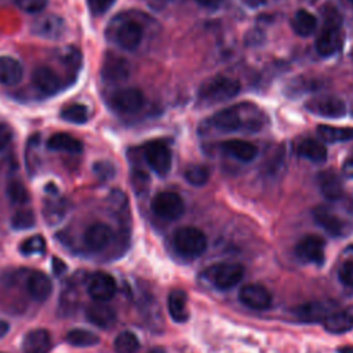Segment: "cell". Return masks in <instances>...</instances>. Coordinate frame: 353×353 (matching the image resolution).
I'll return each instance as SVG.
<instances>
[{
    "mask_svg": "<svg viewBox=\"0 0 353 353\" xmlns=\"http://www.w3.org/2000/svg\"><path fill=\"white\" fill-rule=\"evenodd\" d=\"M175 251L188 259L199 258L207 248L205 234L193 226H183L175 230L172 236Z\"/></svg>",
    "mask_w": 353,
    "mask_h": 353,
    "instance_id": "obj_1",
    "label": "cell"
},
{
    "mask_svg": "<svg viewBox=\"0 0 353 353\" xmlns=\"http://www.w3.org/2000/svg\"><path fill=\"white\" fill-rule=\"evenodd\" d=\"M240 91V83L234 79L216 76L205 80L199 88V98L205 103H216L236 97Z\"/></svg>",
    "mask_w": 353,
    "mask_h": 353,
    "instance_id": "obj_2",
    "label": "cell"
},
{
    "mask_svg": "<svg viewBox=\"0 0 353 353\" xmlns=\"http://www.w3.org/2000/svg\"><path fill=\"white\" fill-rule=\"evenodd\" d=\"M248 106L250 103H241L237 106H230L219 110L211 119L214 128L223 132H233V131H241V130H248V131L258 130L259 125L251 121H247L243 117Z\"/></svg>",
    "mask_w": 353,
    "mask_h": 353,
    "instance_id": "obj_3",
    "label": "cell"
},
{
    "mask_svg": "<svg viewBox=\"0 0 353 353\" xmlns=\"http://www.w3.org/2000/svg\"><path fill=\"white\" fill-rule=\"evenodd\" d=\"M203 276L214 287L219 290H230L241 281L244 276V268L239 263L230 262L214 263L204 270Z\"/></svg>",
    "mask_w": 353,
    "mask_h": 353,
    "instance_id": "obj_4",
    "label": "cell"
},
{
    "mask_svg": "<svg viewBox=\"0 0 353 353\" xmlns=\"http://www.w3.org/2000/svg\"><path fill=\"white\" fill-rule=\"evenodd\" d=\"M341 17L336 11L327 12L325 23L323 32L319 34L316 40L317 52L323 57H330L338 51L341 47Z\"/></svg>",
    "mask_w": 353,
    "mask_h": 353,
    "instance_id": "obj_5",
    "label": "cell"
},
{
    "mask_svg": "<svg viewBox=\"0 0 353 353\" xmlns=\"http://www.w3.org/2000/svg\"><path fill=\"white\" fill-rule=\"evenodd\" d=\"M152 211L161 219L175 221L183 214L185 204L178 193L164 190L153 197Z\"/></svg>",
    "mask_w": 353,
    "mask_h": 353,
    "instance_id": "obj_6",
    "label": "cell"
},
{
    "mask_svg": "<svg viewBox=\"0 0 353 353\" xmlns=\"http://www.w3.org/2000/svg\"><path fill=\"white\" fill-rule=\"evenodd\" d=\"M143 156L149 167L157 175H167L171 168V152L161 141H152L143 149Z\"/></svg>",
    "mask_w": 353,
    "mask_h": 353,
    "instance_id": "obj_7",
    "label": "cell"
},
{
    "mask_svg": "<svg viewBox=\"0 0 353 353\" xmlns=\"http://www.w3.org/2000/svg\"><path fill=\"white\" fill-rule=\"evenodd\" d=\"M324 240L316 234H307L295 245V255L299 261L306 263L323 265L325 259Z\"/></svg>",
    "mask_w": 353,
    "mask_h": 353,
    "instance_id": "obj_8",
    "label": "cell"
},
{
    "mask_svg": "<svg viewBox=\"0 0 353 353\" xmlns=\"http://www.w3.org/2000/svg\"><path fill=\"white\" fill-rule=\"evenodd\" d=\"M306 109L310 113L319 114L321 117H332L338 119L346 114L345 102L334 95H320L314 97L306 102Z\"/></svg>",
    "mask_w": 353,
    "mask_h": 353,
    "instance_id": "obj_9",
    "label": "cell"
},
{
    "mask_svg": "<svg viewBox=\"0 0 353 353\" xmlns=\"http://www.w3.org/2000/svg\"><path fill=\"white\" fill-rule=\"evenodd\" d=\"M143 102L145 97L142 91L134 87L120 88L110 97L112 108L120 113H135L143 106Z\"/></svg>",
    "mask_w": 353,
    "mask_h": 353,
    "instance_id": "obj_10",
    "label": "cell"
},
{
    "mask_svg": "<svg viewBox=\"0 0 353 353\" xmlns=\"http://www.w3.org/2000/svg\"><path fill=\"white\" fill-rule=\"evenodd\" d=\"M116 290L117 285L114 279L105 272L94 273L87 284V291L95 302L110 301L114 296Z\"/></svg>",
    "mask_w": 353,
    "mask_h": 353,
    "instance_id": "obj_11",
    "label": "cell"
},
{
    "mask_svg": "<svg viewBox=\"0 0 353 353\" xmlns=\"http://www.w3.org/2000/svg\"><path fill=\"white\" fill-rule=\"evenodd\" d=\"M239 299L247 307L255 310H265L272 305V295L266 287L262 284L251 283L241 287L239 292Z\"/></svg>",
    "mask_w": 353,
    "mask_h": 353,
    "instance_id": "obj_12",
    "label": "cell"
},
{
    "mask_svg": "<svg viewBox=\"0 0 353 353\" xmlns=\"http://www.w3.org/2000/svg\"><path fill=\"white\" fill-rule=\"evenodd\" d=\"M32 83L41 94L52 95L63 88L61 76L48 66H37L32 73Z\"/></svg>",
    "mask_w": 353,
    "mask_h": 353,
    "instance_id": "obj_13",
    "label": "cell"
},
{
    "mask_svg": "<svg viewBox=\"0 0 353 353\" xmlns=\"http://www.w3.org/2000/svg\"><path fill=\"white\" fill-rule=\"evenodd\" d=\"M142 37H143L142 26L132 19H127L123 23H120L114 33V40L119 44V47L130 51L135 50L139 46Z\"/></svg>",
    "mask_w": 353,
    "mask_h": 353,
    "instance_id": "obj_14",
    "label": "cell"
},
{
    "mask_svg": "<svg viewBox=\"0 0 353 353\" xmlns=\"http://www.w3.org/2000/svg\"><path fill=\"white\" fill-rule=\"evenodd\" d=\"M66 25L65 21L54 14L43 15L39 17L33 23H32V32L36 36L44 37V39H58L65 33Z\"/></svg>",
    "mask_w": 353,
    "mask_h": 353,
    "instance_id": "obj_15",
    "label": "cell"
},
{
    "mask_svg": "<svg viewBox=\"0 0 353 353\" xmlns=\"http://www.w3.org/2000/svg\"><path fill=\"white\" fill-rule=\"evenodd\" d=\"M101 76L106 81H123L130 76V63L123 57L108 54L101 68Z\"/></svg>",
    "mask_w": 353,
    "mask_h": 353,
    "instance_id": "obj_16",
    "label": "cell"
},
{
    "mask_svg": "<svg viewBox=\"0 0 353 353\" xmlns=\"http://www.w3.org/2000/svg\"><path fill=\"white\" fill-rule=\"evenodd\" d=\"M113 239V230L109 225L97 222L88 226L84 233V243L91 251H102L106 248Z\"/></svg>",
    "mask_w": 353,
    "mask_h": 353,
    "instance_id": "obj_17",
    "label": "cell"
},
{
    "mask_svg": "<svg viewBox=\"0 0 353 353\" xmlns=\"http://www.w3.org/2000/svg\"><path fill=\"white\" fill-rule=\"evenodd\" d=\"M85 317L99 328H110L116 323V312L105 302H95L85 309Z\"/></svg>",
    "mask_w": 353,
    "mask_h": 353,
    "instance_id": "obj_18",
    "label": "cell"
},
{
    "mask_svg": "<svg viewBox=\"0 0 353 353\" xmlns=\"http://www.w3.org/2000/svg\"><path fill=\"white\" fill-rule=\"evenodd\" d=\"M51 349V336L46 330H32L22 339L23 353H48Z\"/></svg>",
    "mask_w": 353,
    "mask_h": 353,
    "instance_id": "obj_19",
    "label": "cell"
},
{
    "mask_svg": "<svg viewBox=\"0 0 353 353\" xmlns=\"http://www.w3.org/2000/svg\"><path fill=\"white\" fill-rule=\"evenodd\" d=\"M26 288L29 295L36 301H46L51 291H52V283L48 276H46L41 272H33L26 283Z\"/></svg>",
    "mask_w": 353,
    "mask_h": 353,
    "instance_id": "obj_20",
    "label": "cell"
},
{
    "mask_svg": "<svg viewBox=\"0 0 353 353\" xmlns=\"http://www.w3.org/2000/svg\"><path fill=\"white\" fill-rule=\"evenodd\" d=\"M323 325L328 332L343 334L353 328V313L350 310H338L328 313L323 320Z\"/></svg>",
    "mask_w": 353,
    "mask_h": 353,
    "instance_id": "obj_21",
    "label": "cell"
},
{
    "mask_svg": "<svg viewBox=\"0 0 353 353\" xmlns=\"http://www.w3.org/2000/svg\"><path fill=\"white\" fill-rule=\"evenodd\" d=\"M168 313L171 319L176 323H185L189 317V310H188V299L185 291L175 288L168 294Z\"/></svg>",
    "mask_w": 353,
    "mask_h": 353,
    "instance_id": "obj_22",
    "label": "cell"
},
{
    "mask_svg": "<svg viewBox=\"0 0 353 353\" xmlns=\"http://www.w3.org/2000/svg\"><path fill=\"white\" fill-rule=\"evenodd\" d=\"M23 76L22 65L12 57H0V83L4 85H17Z\"/></svg>",
    "mask_w": 353,
    "mask_h": 353,
    "instance_id": "obj_23",
    "label": "cell"
},
{
    "mask_svg": "<svg viewBox=\"0 0 353 353\" xmlns=\"http://www.w3.org/2000/svg\"><path fill=\"white\" fill-rule=\"evenodd\" d=\"M47 148L57 152H66V153H80L83 150V143L73 135L68 132H57L51 135L47 141Z\"/></svg>",
    "mask_w": 353,
    "mask_h": 353,
    "instance_id": "obj_24",
    "label": "cell"
},
{
    "mask_svg": "<svg viewBox=\"0 0 353 353\" xmlns=\"http://www.w3.org/2000/svg\"><path fill=\"white\" fill-rule=\"evenodd\" d=\"M313 216H314L316 222L324 230H327L330 234H332V236L343 234V230H345L343 222L334 212H331L328 208H325V207L314 208L313 210Z\"/></svg>",
    "mask_w": 353,
    "mask_h": 353,
    "instance_id": "obj_25",
    "label": "cell"
},
{
    "mask_svg": "<svg viewBox=\"0 0 353 353\" xmlns=\"http://www.w3.org/2000/svg\"><path fill=\"white\" fill-rule=\"evenodd\" d=\"M221 148L223 152L241 161H251L256 156V148L252 143L241 139H230L222 142Z\"/></svg>",
    "mask_w": 353,
    "mask_h": 353,
    "instance_id": "obj_26",
    "label": "cell"
},
{
    "mask_svg": "<svg viewBox=\"0 0 353 353\" xmlns=\"http://www.w3.org/2000/svg\"><path fill=\"white\" fill-rule=\"evenodd\" d=\"M319 186L324 197L328 200H339L343 196L342 182L331 171H324L319 175Z\"/></svg>",
    "mask_w": 353,
    "mask_h": 353,
    "instance_id": "obj_27",
    "label": "cell"
},
{
    "mask_svg": "<svg viewBox=\"0 0 353 353\" xmlns=\"http://www.w3.org/2000/svg\"><path fill=\"white\" fill-rule=\"evenodd\" d=\"M294 313L302 320V321H323L327 314V306L321 302H307L303 305H299L294 309Z\"/></svg>",
    "mask_w": 353,
    "mask_h": 353,
    "instance_id": "obj_28",
    "label": "cell"
},
{
    "mask_svg": "<svg viewBox=\"0 0 353 353\" xmlns=\"http://www.w3.org/2000/svg\"><path fill=\"white\" fill-rule=\"evenodd\" d=\"M317 26L316 17L306 10H298L291 19V28L299 36H310Z\"/></svg>",
    "mask_w": 353,
    "mask_h": 353,
    "instance_id": "obj_29",
    "label": "cell"
},
{
    "mask_svg": "<svg viewBox=\"0 0 353 353\" xmlns=\"http://www.w3.org/2000/svg\"><path fill=\"white\" fill-rule=\"evenodd\" d=\"M296 152L299 156L302 157H306L312 161H316V163H321L327 159V149L325 146L316 141V139H303L298 148H296Z\"/></svg>",
    "mask_w": 353,
    "mask_h": 353,
    "instance_id": "obj_30",
    "label": "cell"
},
{
    "mask_svg": "<svg viewBox=\"0 0 353 353\" xmlns=\"http://www.w3.org/2000/svg\"><path fill=\"white\" fill-rule=\"evenodd\" d=\"M319 137L330 143L345 142L353 139V127H332V125H319Z\"/></svg>",
    "mask_w": 353,
    "mask_h": 353,
    "instance_id": "obj_31",
    "label": "cell"
},
{
    "mask_svg": "<svg viewBox=\"0 0 353 353\" xmlns=\"http://www.w3.org/2000/svg\"><path fill=\"white\" fill-rule=\"evenodd\" d=\"M66 341L72 346L88 347V346H94V345L99 343V336L97 334L88 331V330L74 328V330H70L66 334Z\"/></svg>",
    "mask_w": 353,
    "mask_h": 353,
    "instance_id": "obj_32",
    "label": "cell"
},
{
    "mask_svg": "<svg viewBox=\"0 0 353 353\" xmlns=\"http://www.w3.org/2000/svg\"><path fill=\"white\" fill-rule=\"evenodd\" d=\"M138 349H139V341L137 335L131 331H123L114 339L116 353H137Z\"/></svg>",
    "mask_w": 353,
    "mask_h": 353,
    "instance_id": "obj_33",
    "label": "cell"
},
{
    "mask_svg": "<svg viewBox=\"0 0 353 353\" xmlns=\"http://www.w3.org/2000/svg\"><path fill=\"white\" fill-rule=\"evenodd\" d=\"M61 119L73 123V124H83L88 120V110L81 103H72L61 110Z\"/></svg>",
    "mask_w": 353,
    "mask_h": 353,
    "instance_id": "obj_34",
    "label": "cell"
},
{
    "mask_svg": "<svg viewBox=\"0 0 353 353\" xmlns=\"http://www.w3.org/2000/svg\"><path fill=\"white\" fill-rule=\"evenodd\" d=\"M7 196L14 204H26L29 201V192L26 186L17 178H12L8 181Z\"/></svg>",
    "mask_w": 353,
    "mask_h": 353,
    "instance_id": "obj_35",
    "label": "cell"
},
{
    "mask_svg": "<svg viewBox=\"0 0 353 353\" xmlns=\"http://www.w3.org/2000/svg\"><path fill=\"white\" fill-rule=\"evenodd\" d=\"M210 178V171L205 165H201V164H193V165H189L186 170H185V179L190 183V185H194V186H201L204 183H207Z\"/></svg>",
    "mask_w": 353,
    "mask_h": 353,
    "instance_id": "obj_36",
    "label": "cell"
},
{
    "mask_svg": "<svg viewBox=\"0 0 353 353\" xmlns=\"http://www.w3.org/2000/svg\"><path fill=\"white\" fill-rule=\"evenodd\" d=\"M65 212H66V204L63 200L54 199L46 203L44 215L50 223H58L63 218Z\"/></svg>",
    "mask_w": 353,
    "mask_h": 353,
    "instance_id": "obj_37",
    "label": "cell"
},
{
    "mask_svg": "<svg viewBox=\"0 0 353 353\" xmlns=\"http://www.w3.org/2000/svg\"><path fill=\"white\" fill-rule=\"evenodd\" d=\"M34 223H36V216L30 210H19L14 214L11 219V225L17 230L30 229L34 226Z\"/></svg>",
    "mask_w": 353,
    "mask_h": 353,
    "instance_id": "obj_38",
    "label": "cell"
},
{
    "mask_svg": "<svg viewBox=\"0 0 353 353\" xmlns=\"http://www.w3.org/2000/svg\"><path fill=\"white\" fill-rule=\"evenodd\" d=\"M46 250V240L40 236H32L26 239L21 245V252L23 255H33V254H41Z\"/></svg>",
    "mask_w": 353,
    "mask_h": 353,
    "instance_id": "obj_39",
    "label": "cell"
},
{
    "mask_svg": "<svg viewBox=\"0 0 353 353\" xmlns=\"http://www.w3.org/2000/svg\"><path fill=\"white\" fill-rule=\"evenodd\" d=\"M15 3L22 11L29 14H37L46 8L48 0H15Z\"/></svg>",
    "mask_w": 353,
    "mask_h": 353,
    "instance_id": "obj_40",
    "label": "cell"
},
{
    "mask_svg": "<svg viewBox=\"0 0 353 353\" xmlns=\"http://www.w3.org/2000/svg\"><path fill=\"white\" fill-rule=\"evenodd\" d=\"M338 279L343 285L353 288V261H347L341 265L338 269Z\"/></svg>",
    "mask_w": 353,
    "mask_h": 353,
    "instance_id": "obj_41",
    "label": "cell"
},
{
    "mask_svg": "<svg viewBox=\"0 0 353 353\" xmlns=\"http://www.w3.org/2000/svg\"><path fill=\"white\" fill-rule=\"evenodd\" d=\"M63 62L66 63V66L69 69H72L73 72H76L81 63V57H80V51L76 50L74 47H69L65 54H63Z\"/></svg>",
    "mask_w": 353,
    "mask_h": 353,
    "instance_id": "obj_42",
    "label": "cell"
},
{
    "mask_svg": "<svg viewBox=\"0 0 353 353\" xmlns=\"http://www.w3.org/2000/svg\"><path fill=\"white\" fill-rule=\"evenodd\" d=\"M94 174L99 179H109L114 175V167L110 161H98L94 164Z\"/></svg>",
    "mask_w": 353,
    "mask_h": 353,
    "instance_id": "obj_43",
    "label": "cell"
},
{
    "mask_svg": "<svg viewBox=\"0 0 353 353\" xmlns=\"http://www.w3.org/2000/svg\"><path fill=\"white\" fill-rule=\"evenodd\" d=\"M116 0H87L88 8L94 15H101L106 12Z\"/></svg>",
    "mask_w": 353,
    "mask_h": 353,
    "instance_id": "obj_44",
    "label": "cell"
},
{
    "mask_svg": "<svg viewBox=\"0 0 353 353\" xmlns=\"http://www.w3.org/2000/svg\"><path fill=\"white\" fill-rule=\"evenodd\" d=\"M12 139V130L7 123L0 121V152L4 150Z\"/></svg>",
    "mask_w": 353,
    "mask_h": 353,
    "instance_id": "obj_45",
    "label": "cell"
},
{
    "mask_svg": "<svg viewBox=\"0 0 353 353\" xmlns=\"http://www.w3.org/2000/svg\"><path fill=\"white\" fill-rule=\"evenodd\" d=\"M52 270H54V273H55L57 276H59V274H62V273L66 270V265H65L61 259L54 258V259H52Z\"/></svg>",
    "mask_w": 353,
    "mask_h": 353,
    "instance_id": "obj_46",
    "label": "cell"
},
{
    "mask_svg": "<svg viewBox=\"0 0 353 353\" xmlns=\"http://www.w3.org/2000/svg\"><path fill=\"white\" fill-rule=\"evenodd\" d=\"M343 174L349 178H353V157H349L343 164Z\"/></svg>",
    "mask_w": 353,
    "mask_h": 353,
    "instance_id": "obj_47",
    "label": "cell"
},
{
    "mask_svg": "<svg viewBox=\"0 0 353 353\" xmlns=\"http://www.w3.org/2000/svg\"><path fill=\"white\" fill-rule=\"evenodd\" d=\"M199 4L204 6V7H215L218 6L222 0H196Z\"/></svg>",
    "mask_w": 353,
    "mask_h": 353,
    "instance_id": "obj_48",
    "label": "cell"
},
{
    "mask_svg": "<svg viewBox=\"0 0 353 353\" xmlns=\"http://www.w3.org/2000/svg\"><path fill=\"white\" fill-rule=\"evenodd\" d=\"M8 328H10L8 323L0 319V338H3V336H4V335L8 332Z\"/></svg>",
    "mask_w": 353,
    "mask_h": 353,
    "instance_id": "obj_49",
    "label": "cell"
},
{
    "mask_svg": "<svg viewBox=\"0 0 353 353\" xmlns=\"http://www.w3.org/2000/svg\"><path fill=\"white\" fill-rule=\"evenodd\" d=\"M338 353H353V346H343L338 349Z\"/></svg>",
    "mask_w": 353,
    "mask_h": 353,
    "instance_id": "obj_50",
    "label": "cell"
},
{
    "mask_svg": "<svg viewBox=\"0 0 353 353\" xmlns=\"http://www.w3.org/2000/svg\"><path fill=\"white\" fill-rule=\"evenodd\" d=\"M148 353H165L161 347H154V349H152V350H149Z\"/></svg>",
    "mask_w": 353,
    "mask_h": 353,
    "instance_id": "obj_51",
    "label": "cell"
},
{
    "mask_svg": "<svg viewBox=\"0 0 353 353\" xmlns=\"http://www.w3.org/2000/svg\"><path fill=\"white\" fill-rule=\"evenodd\" d=\"M247 4H250V6H254V4H256V3H259V0H244Z\"/></svg>",
    "mask_w": 353,
    "mask_h": 353,
    "instance_id": "obj_52",
    "label": "cell"
},
{
    "mask_svg": "<svg viewBox=\"0 0 353 353\" xmlns=\"http://www.w3.org/2000/svg\"><path fill=\"white\" fill-rule=\"evenodd\" d=\"M349 1H350V3H353V0H349Z\"/></svg>",
    "mask_w": 353,
    "mask_h": 353,
    "instance_id": "obj_53",
    "label": "cell"
}]
</instances>
